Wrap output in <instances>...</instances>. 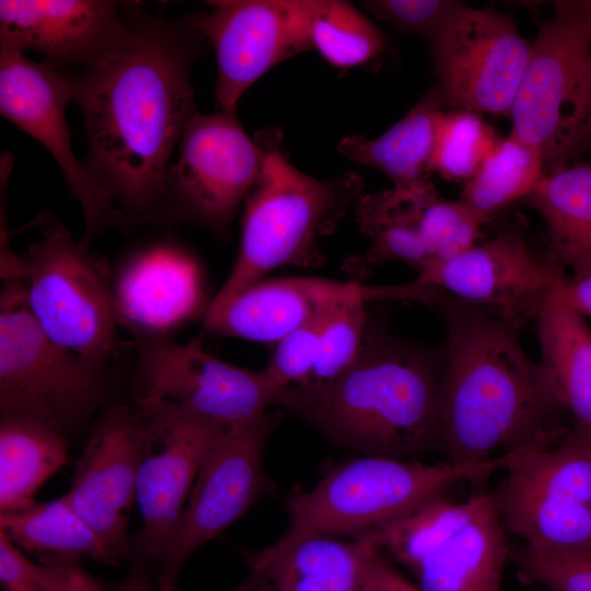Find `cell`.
<instances>
[{
    "label": "cell",
    "mask_w": 591,
    "mask_h": 591,
    "mask_svg": "<svg viewBox=\"0 0 591 591\" xmlns=\"http://www.w3.org/2000/svg\"><path fill=\"white\" fill-rule=\"evenodd\" d=\"M125 10L118 47L67 76L84 117L89 174L132 224L162 222L171 155L197 111L189 72L202 37L136 3Z\"/></svg>",
    "instance_id": "6da1fadb"
},
{
    "label": "cell",
    "mask_w": 591,
    "mask_h": 591,
    "mask_svg": "<svg viewBox=\"0 0 591 591\" xmlns=\"http://www.w3.org/2000/svg\"><path fill=\"white\" fill-rule=\"evenodd\" d=\"M448 346L438 402L439 444L453 463H478L557 429L563 408L542 363L522 349L519 326L438 299Z\"/></svg>",
    "instance_id": "7a4b0ae2"
},
{
    "label": "cell",
    "mask_w": 591,
    "mask_h": 591,
    "mask_svg": "<svg viewBox=\"0 0 591 591\" xmlns=\"http://www.w3.org/2000/svg\"><path fill=\"white\" fill-rule=\"evenodd\" d=\"M444 357L368 324L355 361L331 382L287 390L285 406L333 442L364 455L407 460L439 443Z\"/></svg>",
    "instance_id": "3957f363"
},
{
    "label": "cell",
    "mask_w": 591,
    "mask_h": 591,
    "mask_svg": "<svg viewBox=\"0 0 591 591\" xmlns=\"http://www.w3.org/2000/svg\"><path fill=\"white\" fill-rule=\"evenodd\" d=\"M254 138L263 151L259 175L245 199L239 253L232 269L209 304H219L287 265L315 267L324 257L320 240L363 195L355 172L315 178L291 164L277 126Z\"/></svg>",
    "instance_id": "277c9868"
},
{
    "label": "cell",
    "mask_w": 591,
    "mask_h": 591,
    "mask_svg": "<svg viewBox=\"0 0 591 591\" xmlns=\"http://www.w3.org/2000/svg\"><path fill=\"white\" fill-rule=\"evenodd\" d=\"M525 447L478 463L363 455L336 466L311 490L288 501L290 524L269 547L286 548L315 536L364 535L403 514L449 485L507 470Z\"/></svg>",
    "instance_id": "5b68a950"
},
{
    "label": "cell",
    "mask_w": 591,
    "mask_h": 591,
    "mask_svg": "<svg viewBox=\"0 0 591 591\" xmlns=\"http://www.w3.org/2000/svg\"><path fill=\"white\" fill-rule=\"evenodd\" d=\"M531 44L510 135L535 148L546 174L591 146V0H559Z\"/></svg>",
    "instance_id": "8992f818"
},
{
    "label": "cell",
    "mask_w": 591,
    "mask_h": 591,
    "mask_svg": "<svg viewBox=\"0 0 591 591\" xmlns=\"http://www.w3.org/2000/svg\"><path fill=\"white\" fill-rule=\"evenodd\" d=\"M108 368L95 367L51 340L33 317L22 280L0 292V417L42 422L65 437L102 409Z\"/></svg>",
    "instance_id": "52a82bcc"
},
{
    "label": "cell",
    "mask_w": 591,
    "mask_h": 591,
    "mask_svg": "<svg viewBox=\"0 0 591 591\" xmlns=\"http://www.w3.org/2000/svg\"><path fill=\"white\" fill-rule=\"evenodd\" d=\"M27 306L43 332L86 362L108 368L118 348L113 277L105 260L58 220L21 256Z\"/></svg>",
    "instance_id": "ba28073f"
},
{
    "label": "cell",
    "mask_w": 591,
    "mask_h": 591,
    "mask_svg": "<svg viewBox=\"0 0 591 591\" xmlns=\"http://www.w3.org/2000/svg\"><path fill=\"white\" fill-rule=\"evenodd\" d=\"M134 405H171L225 427L257 419L280 405L282 391L266 370L254 371L210 354L200 337L139 339Z\"/></svg>",
    "instance_id": "9c48e42d"
},
{
    "label": "cell",
    "mask_w": 591,
    "mask_h": 591,
    "mask_svg": "<svg viewBox=\"0 0 591 591\" xmlns=\"http://www.w3.org/2000/svg\"><path fill=\"white\" fill-rule=\"evenodd\" d=\"M263 151L236 111H196L167 171L162 222H186L223 234L262 167Z\"/></svg>",
    "instance_id": "30bf717a"
},
{
    "label": "cell",
    "mask_w": 591,
    "mask_h": 591,
    "mask_svg": "<svg viewBox=\"0 0 591 591\" xmlns=\"http://www.w3.org/2000/svg\"><path fill=\"white\" fill-rule=\"evenodd\" d=\"M417 273L414 282L430 289L436 300L493 314L520 328L538 316L566 277L552 256L544 259L533 252L515 225L454 257L429 259Z\"/></svg>",
    "instance_id": "8fae6325"
},
{
    "label": "cell",
    "mask_w": 591,
    "mask_h": 591,
    "mask_svg": "<svg viewBox=\"0 0 591 591\" xmlns=\"http://www.w3.org/2000/svg\"><path fill=\"white\" fill-rule=\"evenodd\" d=\"M276 415L227 428L196 477L175 531L157 563V586L176 590L183 565L202 545L218 537L258 499L264 488L263 461Z\"/></svg>",
    "instance_id": "7c38bea8"
},
{
    "label": "cell",
    "mask_w": 591,
    "mask_h": 591,
    "mask_svg": "<svg viewBox=\"0 0 591 591\" xmlns=\"http://www.w3.org/2000/svg\"><path fill=\"white\" fill-rule=\"evenodd\" d=\"M430 48L443 102L510 116L531 48L510 16L462 2Z\"/></svg>",
    "instance_id": "4fadbf2b"
},
{
    "label": "cell",
    "mask_w": 591,
    "mask_h": 591,
    "mask_svg": "<svg viewBox=\"0 0 591 591\" xmlns=\"http://www.w3.org/2000/svg\"><path fill=\"white\" fill-rule=\"evenodd\" d=\"M143 424L136 502L141 526L132 553L157 561L176 529L199 470L229 427L171 405L137 407Z\"/></svg>",
    "instance_id": "5bb4252c"
},
{
    "label": "cell",
    "mask_w": 591,
    "mask_h": 591,
    "mask_svg": "<svg viewBox=\"0 0 591 591\" xmlns=\"http://www.w3.org/2000/svg\"><path fill=\"white\" fill-rule=\"evenodd\" d=\"M72 101L67 74L45 62H35L24 51L0 42V113L42 143L60 166L83 213L81 243L90 248L105 228L132 224L96 185L84 162L74 154L66 118Z\"/></svg>",
    "instance_id": "9a60e30c"
},
{
    "label": "cell",
    "mask_w": 591,
    "mask_h": 591,
    "mask_svg": "<svg viewBox=\"0 0 591 591\" xmlns=\"http://www.w3.org/2000/svg\"><path fill=\"white\" fill-rule=\"evenodd\" d=\"M184 22L213 47L218 109L236 105L274 66L310 50L305 0H216Z\"/></svg>",
    "instance_id": "2e32d148"
},
{
    "label": "cell",
    "mask_w": 591,
    "mask_h": 591,
    "mask_svg": "<svg viewBox=\"0 0 591 591\" xmlns=\"http://www.w3.org/2000/svg\"><path fill=\"white\" fill-rule=\"evenodd\" d=\"M142 440V419L134 406L117 403L103 409L65 495L105 546L111 565L132 556L127 529Z\"/></svg>",
    "instance_id": "e0dca14e"
},
{
    "label": "cell",
    "mask_w": 591,
    "mask_h": 591,
    "mask_svg": "<svg viewBox=\"0 0 591 591\" xmlns=\"http://www.w3.org/2000/svg\"><path fill=\"white\" fill-rule=\"evenodd\" d=\"M125 4L105 0H1L0 42L34 50L58 70L92 67L123 42Z\"/></svg>",
    "instance_id": "ac0fdd59"
},
{
    "label": "cell",
    "mask_w": 591,
    "mask_h": 591,
    "mask_svg": "<svg viewBox=\"0 0 591 591\" xmlns=\"http://www.w3.org/2000/svg\"><path fill=\"white\" fill-rule=\"evenodd\" d=\"M355 297L396 300V287H367L323 278L260 280L219 304H208L205 329L221 336L274 343Z\"/></svg>",
    "instance_id": "d6986e66"
},
{
    "label": "cell",
    "mask_w": 591,
    "mask_h": 591,
    "mask_svg": "<svg viewBox=\"0 0 591 591\" xmlns=\"http://www.w3.org/2000/svg\"><path fill=\"white\" fill-rule=\"evenodd\" d=\"M116 313L139 338L169 333L198 311L199 273L187 252L171 243L132 254L113 277Z\"/></svg>",
    "instance_id": "ffe728a7"
},
{
    "label": "cell",
    "mask_w": 591,
    "mask_h": 591,
    "mask_svg": "<svg viewBox=\"0 0 591 591\" xmlns=\"http://www.w3.org/2000/svg\"><path fill=\"white\" fill-rule=\"evenodd\" d=\"M379 548L364 537L315 535L247 557L250 573L235 591H364Z\"/></svg>",
    "instance_id": "44dd1931"
},
{
    "label": "cell",
    "mask_w": 591,
    "mask_h": 591,
    "mask_svg": "<svg viewBox=\"0 0 591 591\" xmlns=\"http://www.w3.org/2000/svg\"><path fill=\"white\" fill-rule=\"evenodd\" d=\"M507 556L506 531L491 499L472 522L420 564L414 573L416 584L421 591H500Z\"/></svg>",
    "instance_id": "7402d4cb"
},
{
    "label": "cell",
    "mask_w": 591,
    "mask_h": 591,
    "mask_svg": "<svg viewBox=\"0 0 591 591\" xmlns=\"http://www.w3.org/2000/svg\"><path fill=\"white\" fill-rule=\"evenodd\" d=\"M442 104L439 89L432 88L385 132L373 139L347 136L338 142L337 151L356 163L384 173L396 187L429 183Z\"/></svg>",
    "instance_id": "603a6c76"
},
{
    "label": "cell",
    "mask_w": 591,
    "mask_h": 591,
    "mask_svg": "<svg viewBox=\"0 0 591 591\" xmlns=\"http://www.w3.org/2000/svg\"><path fill=\"white\" fill-rule=\"evenodd\" d=\"M432 189L426 183L362 195L355 211L358 225L370 239V247L363 256L347 263L348 270L361 276L372 266L396 260L418 271L431 259L421 230V213Z\"/></svg>",
    "instance_id": "cb8c5ba5"
},
{
    "label": "cell",
    "mask_w": 591,
    "mask_h": 591,
    "mask_svg": "<svg viewBox=\"0 0 591 591\" xmlns=\"http://www.w3.org/2000/svg\"><path fill=\"white\" fill-rule=\"evenodd\" d=\"M542 366L576 430L591 438V328L553 294L538 316Z\"/></svg>",
    "instance_id": "d4e9b609"
},
{
    "label": "cell",
    "mask_w": 591,
    "mask_h": 591,
    "mask_svg": "<svg viewBox=\"0 0 591 591\" xmlns=\"http://www.w3.org/2000/svg\"><path fill=\"white\" fill-rule=\"evenodd\" d=\"M525 199L545 222L551 256L572 276L591 271V164L546 174Z\"/></svg>",
    "instance_id": "484cf974"
},
{
    "label": "cell",
    "mask_w": 591,
    "mask_h": 591,
    "mask_svg": "<svg viewBox=\"0 0 591 591\" xmlns=\"http://www.w3.org/2000/svg\"><path fill=\"white\" fill-rule=\"evenodd\" d=\"M498 488L591 506V438L557 429L526 449Z\"/></svg>",
    "instance_id": "4316f807"
},
{
    "label": "cell",
    "mask_w": 591,
    "mask_h": 591,
    "mask_svg": "<svg viewBox=\"0 0 591 591\" xmlns=\"http://www.w3.org/2000/svg\"><path fill=\"white\" fill-rule=\"evenodd\" d=\"M68 460L67 437L38 421L0 417V513L33 505Z\"/></svg>",
    "instance_id": "83f0119b"
},
{
    "label": "cell",
    "mask_w": 591,
    "mask_h": 591,
    "mask_svg": "<svg viewBox=\"0 0 591 591\" xmlns=\"http://www.w3.org/2000/svg\"><path fill=\"white\" fill-rule=\"evenodd\" d=\"M490 502V494L475 495L456 502L441 490L358 537L367 538L414 575L429 555L456 535Z\"/></svg>",
    "instance_id": "f1b7e54d"
},
{
    "label": "cell",
    "mask_w": 591,
    "mask_h": 591,
    "mask_svg": "<svg viewBox=\"0 0 591 591\" xmlns=\"http://www.w3.org/2000/svg\"><path fill=\"white\" fill-rule=\"evenodd\" d=\"M505 531L534 552H591V506L563 498L510 493L490 494Z\"/></svg>",
    "instance_id": "f546056e"
},
{
    "label": "cell",
    "mask_w": 591,
    "mask_h": 591,
    "mask_svg": "<svg viewBox=\"0 0 591 591\" xmlns=\"http://www.w3.org/2000/svg\"><path fill=\"white\" fill-rule=\"evenodd\" d=\"M0 532L23 552L38 558L85 556L109 564L105 546L65 495L34 502L19 511L0 513Z\"/></svg>",
    "instance_id": "4dcf8cb0"
},
{
    "label": "cell",
    "mask_w": 591,
    "mask_h": 591,
    "mask_svg": "<svg viewBox=\"0 0 591 591\" xmlns=\"http://www.w3.org/2000/svg\"><path fill=\"white\" fill-rule=\"evenodd\" d=\"M545 175L541 153L509 135L466 182L461 200L487 223L511 202L526 198Z\"/></svg>",
    "instance_id": "1f68e13d"
},
{
    "label": "cell",
    "mask_w": 591,
    "mask_h": 591,
    "mask_svg": "<svg viewBox=\"0 0 591 591\" xmlns=\"http://www.w3.org/2000/svg\"><path fill=\"white\" fill-rule=\"evenodd\" d=\"M305 14L311 49L336 68L366 65L387 48L381 30L350 2L305 0Z\"/></svg>",
    "instance_id": "d6a6232c"
},
{
    "label": "cell",
    "mask_w": 591,
    "mask_h": 591,
    "mask_svg": "<svg viewBox=\"0 0 591 591\" xmlns=\"http://www.w3.org/2000/svg\"><path fill=\"white\" fill-rule=\"evenodd\" d=\"M500 139L475 112H443L437 127L431 171L449 181L467 182Z\"/></svg>",
    "instance_id": "836d02e7"
},
{
    "label": "cell",
    "mask_w": 591,
    "mask_h": 591,
    "mask_svg": "<svg viewBox=\"0 0 591 591\" xmlns=\"http://www.w3.org/2000/svg\"><path fill=\"white\" fill-rule=\"evenodd\" d=\"M363 297L341 300L317 318L318 356L308 384L300 389L322 386L343 373L357 358L368 328Z\"/></svg>",
    "instance_id": "e575fe53"
},
{
    "label": "cell",
    "mask_w": 591,
    "mask_h": 591,
    "mask_svg": "<svg viewBox=\"0 0 591 591\" xmlns=\"http://www.w3.org/2000/svg\"><path fill=\"white\" fill-rule=\"evenodd\" d=\"M484 224L463 200H447L434 188L424 204L421 230L431 259H448L467 251L478 243Z\"/></svg>",
    "instance_id": "d590c367"
},
{
    "label": "cell",
    "mask_w": 591,
    "mask_h": 591,
    "mask_svg": "<svg viewBox=\"0 0 591 591\" xmlns=\"http://www.w3.org/2000/svg\"><path fill=\"white\" fill-rule=\"evenodd\" d=\"M519 579L553 591H591V552H534L519 558Z\"/></svg>",
    "instance_id": "8d00e7d4"
},
{
    "label": "cell",
    "mask_w": 591,
    "mask_h": 591,
    "mask_svg": "<svg viewBox=\"0 0 591 591\" xmlns=\"http://www.w3.org/2000/svg\"><path fill=\"white\" fill-rule=\"evenodd\" d=\"M317 318L275 344L265 370L281 389L282 395L287 390L305 386L314 371L318 356Z\"/></svg>",
    "instance_id": "74e56055"
},
{
    "label": "cell",
    "mask_w": 591,
    "mask_h": 591,
    "mask_svg": "<svg viewBox=\"0 0 591 591\" xmlns=\"http://www.w3.org/2000/svg\"><path fill=\"white\" fill-rule=\"evenodd\" d=\"M362 3L379 20L416 34L429 45L462 4L452 0H370Z\"/></svg>",
    "instance_id": "f35d334b"
},
{
    "label": "cell",
    "mask_w": 591,
    "mask_h": 591,
    "mask_svg": "<svg viewBox=\"0 0 591 591\" xmlns=\"http://www.w3.org/2000/svg\"><path fill=\"white\" fill-rule=\"evenodd\" d=\"M0 580L5 591H43L45 569L0 532Z\"/></svg>",
    "instance_id": "ab89813d"
},
{
    "label": "cell",
    "mask_w": 591,
    "mask_h": 591,
    "mask_svg": "<svg viewBox=\"0 0 591 591\" xmlns=\"http://www.w3.org/2000/svg\"><path fill=\"white\" fill-rule=\"evenodd\" d=\"M39 564L45 569L43 591H104L101 582L80 566L79 559L42 557Z\"/></svg>",
    "instance_id": "60d3db41"
},
{
    "label": "cell",
    "mask_w": 591,
    "mask_h": 591,
    "mask_svg": "<svg viewBox=\"0 0 591 591\" xmlns=\"http://www.w3.org/2000/svg\"><path fill=\"white\" fill-rule=\"evenodd\" d=\"M364 591H421L416 583L404 577L387 559L382 551H378L370 570Z\"/></svg>",
    "instance_id": "b9f144b4"
},
{
    "label": "cell",
    "mask_w": 591,
    "mask_h": 591,
    "mask_svg": "<svg viewBox=\"0 0 591 591\" xmlns=\"http://www.w3.org/2000/svg\"><path fill=\"white\" fill-rule=\"evenodd\" d=\"M552 294L582 317L591 316V271L565 277Z\"/></svg>",
    "instance_id": "7bdbcfd3"
},
{
    "label": "cell",
    "mask_w": 591,
    "mask_h": 591,
    "mask_svg": "<svg viewBox=\"0 0 591 591\" xmlns=\"http://www.w3.org/2000/svg\"><path fill=\"white\" fill-rule=\"evenodd\" d=\"M109 589L111 591H163L157 584L151 583L147 573L138 564H135L123 579L113 582Z\"/></svg>",
    "instance_id": "ee69618b"
},
{
    "label": "cell",
    "mask_w": 591,
    "mask_h": 591,
    "mask_svg": "<svg viewBox=\"0 0 591 591\" xmlns=\"http://www.w3.org/2000/svg\"><path fill=\"white\" fill-rule=\"evenodd\" d=\"M250 591H273V590H270L267 587H256V588H254V589H252Z\"/></svg>",
    "instance_id": "f6af8a7d"
}]
</instances>
